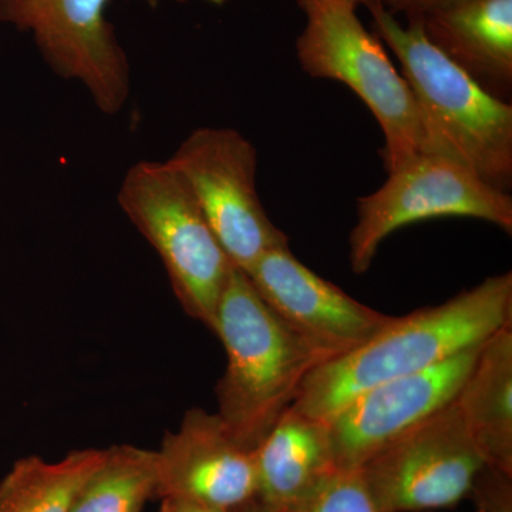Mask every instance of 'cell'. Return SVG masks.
I'll use <instances>...</instances> for the list:
<instances>
[{
  "instance_id": "1",
  "label": "cell",
  "mask_w": 512,
  "mask_h": 512,
  "mask_svg": "<svg viewBox=\"0 0 512 512\" xmlns=\"http://www.w3.org/2000/svg\"><path fill=\"white\" fill-rule=\"evenodd\" d=\"M507 326H512L511 272L490 276L441 305L390 319L359 348L316 367L292 409L328 420L360 393L483 345Z\"/></svg>"
},
{
  "instance_id": "2",
  "label": "cell",
  "mask_w": 512,
  "mask_h": 512,
  "mask_svg": "<svg viewBox=\"0 0 512 512\" xmlns=\"http://www.w3.org/2000/svg\"><path fill=\"white\" fill-rule=\"evenodd\" d=\"M212 333L227 352L217 414L232 439L254 451L291 409L306 377L333 357L289 328L238 268L222 292Z\"/></svg>"
},
{
  "instance_id": "3",
  "label": "cell",
  "mask_w": 512,
  "mask_h": 512,
  "mask_svg": "<svg viewBox=\"0 0 512 512\" xmlns=\"http://www.w3.org/2000/svg\"><path fill=\"white\" fill-rule=\"evenodd\" d=\"M375 35L392 50L426 124L431 150L460 161L484 183L512 188V104L487 92L424 35L382 5L369 8Z\"/></svg>"
},
{
  "instance_id": "4",
  "label": "cell",
  "mask_w": 512,
  "mask_h": 512,
  "mask_svg": "<svg viewBox=\"0 0 512 512\" xmlns=\"http://www.w3.org/2000/svg\"><path fill=\"white\" fill-rule=\"evenodd\" d=\"M305 26L296 39V57L313 79L348 86L372 111L383 131L384 170L431 150L416 97L380 42L357 16L350 0H298Z\"/></svg>"
},
{
  "instance_id": "5",
  "label": "cell",
  "mask_w": 512,
  "mask_h": 512,
  "mask_svg": "<svg viewBox=\"0 0 512 512\" xmlns=\"http://www.w3.org/2000/svg\"><path fill=\"white\" fill-rule=\"evenodd\" d=\"M117 201L156 249L184 312L212 332L235 266L183 178L168 161H137L124 175Z\"/></svg>"
},
{
  "instance_id": "6",
  "label": "cell",
  "mask_w": 512,
  "mask_h": 512,
  "mask_svg": "<svg viewBox=\"0 0 512 512\" xmlns=\"http://www.w3.org/2000/svg\"><path fill=\"white\" fill-rule=\"evenodd\" d=\"M360 197L349 234L353 274L369 271L384 239L397 229L436 218H474L512 232V197L484 183L470 168L443 154H421Z\"/></svg>"
},
{
  "instance_id": "7",
  "label": "cell",
  "mask_w": 512,
  "mask_h": 512,
  "mask_svg": "<svg viewBox=\"0 0 512 512\" xmlns=\"http://www.w3.org/2000/svg\"><path fill=\"white\" fill-rule=\"evenodd\" d=\"M167 161L190 188L239 271L249 274L266 252L289 247V238L271 221L259 198L256 148L238 130L197 128Z\"/></svg>"
},
{
  "instance_id": "8",
  "label": "cell",
  "mask_w": 512,
  "mask_h": 512,
  "mask_svg": "<svg viewBox=\"0 0 512 512\" xmlns=\"http://www.w3.org/2000/svg\"><path fill=\"white\" fill-rule=\"evenodd\" d=\"M110 0H0V22L29 33L60 79L82 84L94 106L116 116L131 93V67Z\"/></svg>"
},
{
  "instance_id": "9",
  "label": "cell",
  "mask_w": 512,
  "mask_h": 512,
  "mask_svg": "<svg viewBox=\"0 0 512 512\" xmlns=\"http://www.w3.org/2000/svg\"><path fill=\"white\" fill-rule=\"evenodd\" d=\"M483 457L451 402L360 468L380 512L450 508L467 498Z\"/></svg>"
},
{
  "instance_id": "10",
  "label": "cell",
  "mask_w": 512,
  "mask_h": 512,
  "mask_svg": "<svg viewBox=\"0 0 512 512\" xmlns=\"http://www.w3.org/2000/svg\"><path fill=\"white\" fill-rule=\"evenodd\" d=\"M483 345L372 387L325 420L335 467L362 468L384 447L454 402Z\"/></svg>"
},
{
  "instance_id": "11",
  "label": "cell",
  "mask_w": 512,
  "mask_h": 512,
  "mask_svg": "<svg viewBox=\"0 0 512 512\" xmlns=\"http://www.w3.org/2000/svg\"><path fill=\"white\" fill-rule=\"evenodd\" d=\"M247 275L289 328L333 359L359 348L392 319L315 274L291 247L266 252Z\"/></svg>"
},
{
  "instance_id": "12",
  "label": "cell",
  "mask_w": 512,
  "mask_h": 512,
  "mask_svg": "<svg viewBox=\"0 0 512 512\" xmlns=\"http://www.w3.org/2000/svg\"><path fill=\"white\" fill-rule=\"evenodd\" d=\"M157 453L156 498H185L237 511L256 498L254 451L239 446L217 413L191 409Z\"/></svg>"
},
{
  "instance_id": "13",
  "label": "cell",
  "mask_w": 512,
  "mask_h": 512,
  "mask_svg": "<svg viewBox=\"0 0 512 512\" xmlns=\"http://www.w3.org/2000/svg\"><path fill=\"white\" fill-rule=\"evenodd\" d=\"M424 35L487 92L512 89V0H464L426 13Z\"/></svg>"
},
{
  "instance_id": "14",
  "label": "cell",
  "mask_w": 512,
  "mask_h": 512,
  "mask_svg": "<svg viewBox=\"0 0 512 512\" xmlns=\"http://www.w3.org/2000/svg\"><path fill=\"white\" fill-rule=\"evenodd\" d=\"M256 500L291 512L336 470L326 421L288 409L254 450Z\"/></svg>"
},
{
  "instance_id": "15",
  "label": "cell",
  "mask_w": 512,
  "mask_h": 512,
  "mask_svg": "<svg viewBox=\"0 0 512 512\" xmlns=\"http://www.w3.org/2000/svg\"><path fill=\"white\" fill-rule=\"evenodd\" d=\"M454 403L484 463L512 476V326L481 346Z\"/></svg>"
},
{
  "instance_id": "16",
  "label": "cell",
  "mask_w": 512,
  "mask_h": 512,
  "mask_svg": "<svg viewBox=\"0 0 512 512\" xmlns=\"http://www.w3.org/2000/svg\"><path fill=\"white\" fill-rule=\"evenodd\" d=\"M107 448L74 450L59 461L19 458L0 480V512H70Z\"/></svg>"
},
{
  "instance_id": "17",
  "label": "cell",
  "mask_w": 512,
  "mask_h": 512,
  "mask_svg": "<svg viewBox=\"0 0 512 512\" xmlns=\"http://www.w3.org/2000/svg\"><path fill=\"white\" fill-rule=\"evenodd\" d=\"M157 453L119 444L84 483L70 512H141L156 498Z\"/></svg>"
},
{
  "instance_id": "18",
  "label": "cell",
  "mask_w": 512,
  "mask_h": 512,
  "mask_svg": "<svg viewBox=\"0 0 512 512\" xmlns=\"http://www.w3.org/2000/svg\"><path fill=\"white\" fill-rule=\"evenodd\" d=\"M291 512H380L362 471L333 470L301 505Z\"/></svg>"
},
{
  "instance_id": "19",
  "label": "cell",
  "mask_w": 512,
  "mask_h": 512,
  "mask_svg": "<svg viewBox=\"0 0 512 512\" xmlns=\"http://www.w3.org/2000/svg\"><path fill=\"white\" fill-rule=\"evenodd\" d=\"M467 497L478 512H512V476L500 468L484 464Z\"/></svg>"
},
{
  "instance_id": "20",
  "label": "cell",
  "mask_w": 512,
  "mask_h": 512,
  "mask_svg": "<svg viewBox=\"0 0 512 512\" xmlns=\"http://www.w3.org/2000/svg\"><path fill=\"white\" fill-rule=\"evenodd\" d=\"M460 2L464 0H382L380 5L393 16L406 15L407 19H417L433 10Z\"/></svg>"
},
{
  "instance_id": "21",
  "label": "cell",
  "mask_w": 512,
  "mask_h": 512,
  "mask_svg": "<svg viewBox=\"0 0 512 512\" xmlns=\"http://www.w3.org/2000/svg\"><path fill=\"white\" fill-rule=\"evenodd\" d=\"M160 512H232L215 505L200 503V501L185 500V498H161Z\"/></svg>"
},
{
  "instance_id": "22",
  "label": "cell",
  "mask_w": 512,
  "mask_h": 512,
  "mask_svg": "<svg viewBox=\"0 0 512 512\" xmlns=\"http://www.w3.org/2000/svg\"><path fill=\"white\" fill-rule=\"evenodd\" d=\"M234 512H271L269 510H266L264 505L259 503L258 500L251 501V503H248L247 505H244V507L239 508V510Z\"/></svg>"
},
{
  "instance_id": "23",
  "label": "cell",
  "mask_w": 512,
  "mask_h": 512,
  "mask_svg": "<svg viewBox=\"0 0 512 512\" xmlns=\"http://www.w3.org/2000/svg\"><path fill=\"white\" fill-rule=\"evenodd\" d=\"M350 2L355 3L356 6H366L367 9L372 8V6L380 5L382 0H350Z\"/></svg>"
},
{
  "instance_id": "24",
  "label": "cell",
  "mask_w": 512,
  "mask_h": 512,
  "mask_svg": "<svg viewBox=\"0 0 512 512\" xmlns=\"http://www.w3.org/2000/svg\"><path fill=\"white\" fill-rule=\"evenodd\" d=\"M178 2H190V0H178ZM201 2L211 3V5H225V3L229 2V0H201Z\"/></svg>"
}]
</instances>
